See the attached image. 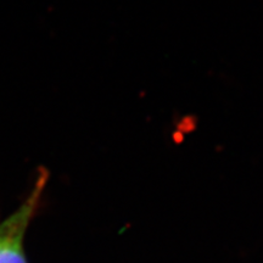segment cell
Returning a JSON list of instances; mask_svg holds the SVG:
<instances>
[{"instance_id": "1", "label": "cell", "mask_w": 263, "mask_h": 263, "mask_svg": "<svg viewBox=\"0 0 263 263\" xmlns=\"http://www.w3.org/2000/svg\"><path fill=\"white\" fill-rule=\"evenodd\" d=\"M49 172L39 168L27 197L18 209L0 222V263H27L24 250L25 235L41 202Z\"/></svg>"}]
</instances>
